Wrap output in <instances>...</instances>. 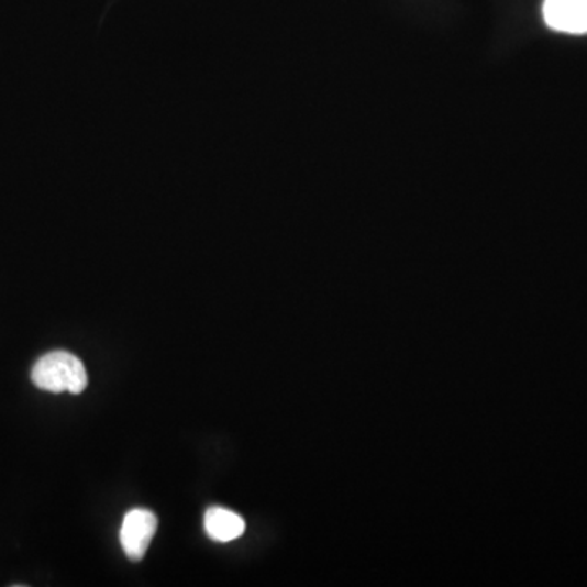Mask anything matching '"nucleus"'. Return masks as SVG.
<instances>
[{"instance_id": "obj_2", "label": "nucleus", "mask_w": 587, "mask_h": 587, "mask_svg": "<svg viewBox=\"0 0 587 587\" xmlns=\"http://www.w3.org/2000/svg\"><path fill=\"white\" fill-rule=\"evenodd\" d=\"M157 516L147 509H133L124 516L120 540L131 562H141L146 556L148 545L157 532Z\"/></svg>"}, {"instance_id": "obj_3", "label": "nucleus", "mask_w": 587, "mask_h": 587, "mask_svg": "<svg viewBox=\"0 0 587 587\" xmlns=\"http://www.w3.org/2000/svg\"><path fill=\"white\" fill-rule=\"evenodd\" d=\"M543 20L550 29L568 35H587V0H545Z\"/></svg>"}, {"instance_id": "obj_4", "label": "nucleus", "mask_w": 587, "mask_h": 587, "mask_svg": "<svg viewBox=\"0 0 587 587\" xmlns=\"http://www.w3.org/2000/svg\"><path fill=\"white\" fill-rule=\"evenodd\" d=\"M204 531L214 542L228 543L244 534L245 521L237 512L215 506L206 511Z\"/></svg>"}, {"instance_id": "obj_1", "label": "nucleus", "mask_w": 587, "mask_h": 587, "mask_svg": "<svg viewBox=\"0 0 587 587\" xmlns=\"http://www.w3.org/2000/svg\"><path fill=\"white\" fill-rule=\"evenodd\" d=\"M32 380L38 389L51 394H82L89 384L86 366L79 357L67 351H53L36 361Z\"/></svg>"}]
</instances>
